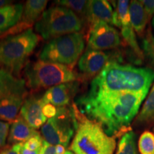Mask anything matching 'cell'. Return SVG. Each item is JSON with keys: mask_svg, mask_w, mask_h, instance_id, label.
Returning a JSON list of instances; mask_svg holds the SVG:
<instances>
[{"mask_svg": "<svg viewBox=\"0 0 154 154\" xmlns=\"http://www.w3.org/2000/svg\"><path fill=\"white\" fill-rule=\"evenodd\" d=\"M24 6L22 4H11L0 8V36L12 29L20 22Z\"/></svg>", "mask_w": 154, "mask_h": 154, "instance_id": "2e32d148", "label": "cell"}, {"mask_svg": "<svg viewBox=\"0 0 154 154\" xmlns=\"http://www.w3.org/2000/svg\"><path fill=\"white\" fill-rule=\"evenodd\" d=\"M149 90L115 92L88 90L76 101L79 111L99 124L110 136L125 134L146 97Z\"/></svg>", "mask_w": 154, "mask_h": 154, "instance_id": "6da1fadb", "label": "cell"}, {"mask_svg": "<svg viewBox=\"0 0 154 154\" xmlns=\"http://www.w3.org/2000/svg\"><path fill=\"white\" fill-rule=\"evenodd\" d=\"M39 40V36L30 28L2 38L0 66L15 76L19 75Z\"/></svg>", "mask_w": 154, "mask_h": 154, "instance_id": "277c9868", "label": "cell"}, {"mask_svg": "<svg viewBox=\"0 0 154 154\" xmlns=\"http://www.w3.org/2000/svg\"><path fill=\"white\" fill-rule=\"evenodd\" d=\"M64 154H74V153H73V152L70 151H66V153H65Z\"/></svg>", "mask_w": 154, "mask_h": 154, "instance_id": "e575fe53", "label": "cell"}, {"mask_svg": "<svg viewBox=\"0 0 154 154\" xmlns=\"http://www.w3.org/2000/svg\"><path fill=\"white\" fill-rule=\"evenodd\" d=\"M9 133V123L0 121V149L5 146Z\"/></svg>", "mask_w": 154, "mask_h": 154, "instance_id": "4316f807", "label": "cell"}, {"mask_svg": "<svg viewBox=\"0 0 154 154\" xmlns=\"http://www.w3.org/2000/svg\"><path fill=\"white\" fill-rule=\"evenodd\" d=\"M44 139L40 134L36 135L23 143V147L33 151H40L43 146Z\"/></svg>", "mask_w": 154, "mask_h": 154, "instance_id": "484cf974", "label": "cell"}, {"mask_svg": "<svg viewBox=\"0 0 154 154\" xmlns=\"http://www.w3.org/2000/svg\"><path fill=\"white\" fill-rule=\"evenodd\" d=\"M110 61L107 53L87 48L78 61V68L86 76H96Z\"/></svg>", "mask_w": 154, "mask_h": 154, "instance_id": "8fae6325", "label": "cell"}, {"mask_svg": "<svg viewBox=\"0 0 154 154\" xmlns=\"http://www.w3.org/2000/svg\"><path fill=\"white\" fill-rule=\"evenodd\" d=\"M136 123L140 125H148L154 123V84L138 113Z\"/></svg>", "mask_w": 154, "mask_h": 154, "instance_id": "44dd1931", "label": "cell"}, {"mask_svg": "<svg viewBox=\"0 0 154 154\" xmlns=\"http://www.w3.org/2000/svg\"><path fill=\"white\" fill-rule=\"evenodd\" d=\"M44 106L45 103L42 98L30 96L24 100L20 110L21 116L34 129L42 128L48 120L43 112Z\"/></svg>", "mask_w": 154, "mask_h": 154, "instance_id": "7c38bea8", "label": "cell"}, {"mask_svg": "<svg viewBox=\"0 0 154 154\" xmlns=\"http://www.w3.org/2000/svg\"><path fill=\"white\" fill-rule=\"evenodd\" d=\"M47 0H28L25 3L20 22L23 29L37 22L47 7Z\"/></svg>", "mask_w": 154, "mask_h": 154, "instance_id": "d6986e66", "label": "cell"}, {"mask_svg": "<svg viewBox=\"0 0 154 154\" xmlns=\"http://www.w3.org/2000/svg\"><path fill=\"white\" fill-rule=\"evenodd\" d=\"M39 153L40 151H33L25 149L24 147H23V145L21 149V154H39Z\"/></svg>", "mask_w": 154, "mask_h": 154, "instance_id": "1f68e13d", "label": "cell"}, {"mask_svg": "<svg viewBox=\"0 0 154 154\" xmlns=\"http://www.w3.org/2000/svg\"><path fill=\"white\" fill-rule=\"evenodd\" d=\"M39 134L32 128L19 114L12 122L9 128L8 141L9 143H24L36 135Z\"/></svg>", "mask_w": 154, "mask_h": 154, "instance_id": "e0dca14e", "label": "cell"}, {"mask_svg": "<svg viewBox=\"0 0 154 154\" xmlns=\"http://www.w3.org/2000/svg\"><path fill=\"white\" fill-rule=\"evenodd\" d=\"M77 128L70 149L74 154H113L116 140L109 136L99 124L75 109Z\"/></svg>", "mask_w": 154, "mask_h": 154, "instance_id": "3957f363", "label": "cell"}, {"mask_svg": "<svg viewBox=\"0 0 154 154\" xmlns=\"http://www.w3.org/2000/svg\"><path fill=\"white\" fill-rule=\"evenodd\" d=\"M140 2L150 20L154 15V0H140Z\"/></svg>", "mask_w": 154, "mask_h": 154, "instance_id": "83f0119b", "label": "cell"}, {"mask_svg": "<svg viewBox=\"0 0 154 154\" xmlns=\"http://www.w3.org/2000/svg\"><path fill=\"white\" fill-rule=\"evenodd\" d=\"M56 5L59 7H63L72 10L75 12L78 13L85 17L86 7H87L88 1L84 0H60L56 1Z\"/></svg>", "mask_w": 154, "mask_h": 154, "instance_id": "cb8c5ba5", "label": "cell"}, {"mask_svg": "<svg viewBox=\"0 0 154 154\" xmlns=\"http://www.w3.org/2000/svg\"><path fill=\"white\" fill-rule=\"evenodd\" d=\"M154 81L151 68H138L110 61L92 80L89 90L140 92L149 90Z\"/></svg>", "mask_w": 154, "mask_h": 154, "instance_id": "7a4b0ae2", "label": "cell"}, {"mask_svg": "<svg viewBox=\"0 0 154 154\" xmlns=\"http://www.w3.org/2000/svg\"><path fill=\"white\" fill-rule=\"evenodd\" d=\"M129 5L130 2L128 0L117 2L113 14V25L120 29L122 37L136 55L143 57V53L138 46L135 31L131 23Z\"/></svg>", "mask_w": 154, "mask_h": 154, "instance_id": "30bf717a", "label": "cell"}, {"mask_svg": "<svg viewBox=\"0 0 154 154\" xmlns=\"http://www.w3.org/2000/svg\"><path fill=\"white\" fill-rule=\"evenodd\" d=\"M129 15L133 28L138 35L143 34L148 22L149 21L143 6L140 1L133 0L129 5Z\"/></svg>", "mask_w": 154, "mask_h": 154, "instance_id": "ffe728a7", "label": "cell"}, {"mask_svg": "<svg viewBox=\"0 0 154 154\" xmlns=\"http://www.w3.org/2000/svg\"><path fill=\"white\" fill-rule=\"evenodd\" d=\"M143 51L144 56L154 69V36L151 29L147 31L143 39Z\"/></svg>", "mask_w": 154, "mask_h": 154, "instance_id": "d4e9b609", "label": "cell"}, {"mask_svg": "<svg viewBox=\"0 0 154 154\" xmlns=\"http://www.w3.org/2000/svg\"><path fill=\"white\" fill-rule=\"evenodd\" d=\"M23 143H17L11 146L8 149L4 150L0 154H21V149H22Z\"/></svg>", "mask_w": 154, "mask_h": 154, "instance_id": "4dcf8cb0", "label": "cell"}, {"mask_svg": "<svg viewBox=\"0 0 154 154\" xmlns=\"http://www.w3.org/2000/svg\"><path fill=\"white\" fill-rule=\"evenodd\" d=\"M24 96L11 95L0 99V121L13 122L24 103Z\"/></svg>", "mask_w": 154, "mask_h": 154, "instance_id": "ac0fdd59", "label": "cell"}, {"mask_svg": "<svg viewBox=\"0 0 154 154\" xmlns=\"http://www.w3.org/2000/svg\"><path fill=\"white\" fill-rule=\"evenodd\" d=\"M140 154H154V134L146 131L140 135L138 143Z\"/></svg>", "mask_w": 154, "mask_h": 154, "instance_id": "603a6c76", "label": "cell"}, {"mask_svg": "<svg viewBox=\"0 0 154 154\" xmlns=\"http://www.w3.org/2000/svg\"><path fill=\"white\" fill-rule=\"evenodd\" d=\"M87 43L88 49L103 51L119 47L121 38L118 30L113 26L97 22L91 24Z\"/></svg>", "mask_w": 154, "mask_h": 154, "instance_id": "9c48e42d", "label": "cell"}, {"mask_svg": "<svg viewBox=\"0 0 154 154\" xmlns=\"http://www.w3.org/2000/svg\"><path fill=\"white\" fill-rule=\"evenodd\" d=\"M26 82L5 69H0V99L11 95L25 96Z\"/></svg>", "mask_w": 154, "mask_h": 154, "instance_id": "9a60e30c", "label": "cell"}, {"mask_svg": "<svg viewBox=\"0 0 154 154\" xmlns=\"http://www.w3.org/2000/svg\"><path fill=\"white\" fill-rule=\"evenodd\" d=\"M114 11L110 3L105 0L88 1L85 17L91 24L103 22L113 25Z\"/></svg>", "mask_w": 154, "mask_h": 154, "instance_id": "5bb4252c", "label": "cell"}, {"mask_svg": "<svg viewBox=\"0 0 154 154\" xmlns=\"http://www.w3.org/2000/svg\"><path fill=\"white\" fill-rule=\"evenodd\" d=\"M85 40L80 32L50 40L43 47L39 60L60 63L72 69L84 52Z\"/></svg>", "mask_w": 154, "mask_h": 154, "instance_id": "52a82bcc", "label": "cell"}, {"mask_svg": "<svg viewBox=\"0 0 154 154\" xmlns=\"http://www.w3.org/2000/svg\"><path fill=\"white\" fill-rule=\"evenodd\" d=\"M43 112L44 116L47 119H51L55 116L56 114H57V107L51 104H49V103H47V104H45V106H44Z\"/></svg>", "mask_w": 154, "mask_h": 154, "instance_id": "f1b7e54d", "label": "cell"}, {"mask_svg": "<svg viewBox=\"0 0 154 154\" xmlns=\"http://www.w3.org/2000/svg\"><path fill=\"white\" fill-rule=\"evenodd\" d=\"M12 2L11 1H7V0H0V8L5 7V6L11 5Z\"/></svg>", "mask_w": 154, "mask_h": 154, "instance_id": "d6a6232c", "label": "cell"}, {"mask_svg": "<svg viewBox=\"0 0 154 154\" xmlns=\"http://www.w3.org/2000/svg\"><path fill=\"white\" fill-rule=\"evenodd\" d=\"M152 27H153V33H154V17L153 19H152Z\"/></svg>", "mask_w": 154, "mask_h": 154, "instance_id": "836d02e7", "label": "cell"}, {"mask_svg": "<svg viewBox=\"0 0 154 154\" xmlns=\"http://www.w3.org/2000/svg\"><path fill=\"white\" fill-rule=\"evenodd\" d=\"M82 27L83 22L77 14L59 6L44 11L35 24L36 32L45 40L77 33Z\"/></svg>", "mask_w": 154, "mask_h": 154, "instance_id": "5b68a950", "label": "cell"}, {"mask_svg": "<svg viewBox=\"0 0 154 154\" xmlns=\"http://www.w3.org/2000/svg\"><path fill=\"white\" fill-rule=\"evenodd\" d=\"M39 154H57L56 146L51 145L44 140L43 146Z\"/></svg>", "mask_w": 154, "mask_h": 154, "instance_id": "f546056e", "label": "cell"}, {"mask_svg": "<svg viewBox=\"0 0 154 154\" xmlns=\"http://www.w3.org/2000/svg\"><path fill=\"white\" fill-rule=\"evenodd\" d=\"M76 111L66 106L57 107L55 116L49 119L41 128L42 137L51 145L67 147L77 128Z\"/></svg>", "mask_w": 154, "mask_h": 154, "instance_id": "ba28073f", "label": "cell"}, {"mask_svg": "<svg viewBox=\"0 0 154 154\" xmlns=\"http://www.w3.org/2000/svg\"><path fill=\"white\" fill-rule=\"evenodd\" d=\"M25 76L26 84L34 90L74 82L79 78L72 69L68 66L41 60L26 65Z\"/></svg>", "mask_w": 154, "mask_h": 154, "instance_id": "8992f818", "label": "cell"}, {"mask_svg": "<svg viewBox=\"0 0 154 154\" xmlns=\"http://www.w3.org/2000/svg\"><path fill=\"white\" fill-rule=\"evenodd\" d=\"M116 154H138L136 144V135L132 131L123 134Z\"/></svg>", "mask_w": 154, "mask_h": 154, "instance_id": "7402d4cb", "label": "cell"}, {"mask_svg": "<svg viewBox=\"0 0 154 154\" xmlns=\"http://www.w3.org/2000/svg\"><path fill=\"white\" fill-rule=\"evenodd\" d=\"M77 89V82L59 84L48 88L42 98L45 104L49 103L56 107L66 106L69 105Z\"/></svg>", "mask_w": 154, "mask_h": 154, "instance_id": "4fadbf2b", "label": "cell"}]
</instances>
